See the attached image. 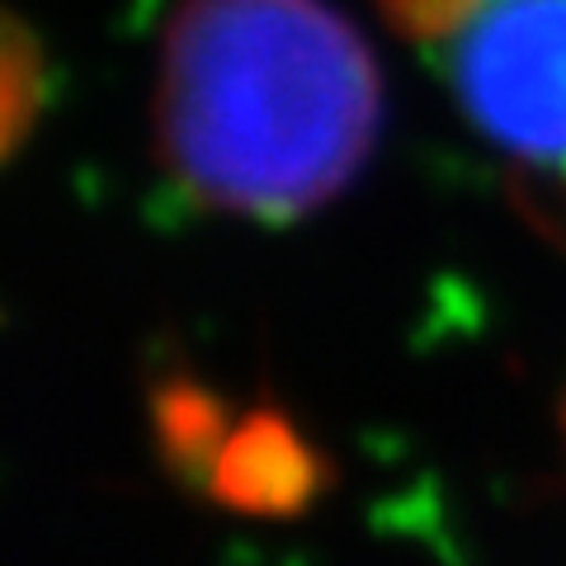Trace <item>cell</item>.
<instances>
[{
	"mask_svg": "<svg viewBox=\"0 0 566 566\" xmlns=\"http://www.w3.org/2000/svg\"><path fill=\"white\" fill-rule=\"evenodd\" d=\"M156 128L189 193L283 222L364 166L378 71L322 0H189L166 33Z\"/></svg>",
	"mask_w": 566,
	"mask_h": 566,
	"instance_id": "obj_1",
	"label": "cell"
},
{
	"mask_svg": "<svg viewBox=\"0 0 566 566\" xmlns=\"http://www.w3.org/2000/svg\"><path fill=\"white\" fill-rule=\"evenodd\" d=\"M434 43L472 128L566 180V0H463Z\"/></svg>",
	"mask_w": 566,
	"mask_h": 566,
	"instance_id": "obj_2",
	"label": "cell"
},
{
	"mask_svg": "<svg viewBox=\"0 0 566 566\" xmlns=\"http://www.w3.org/2000/svg\"><path fill=\"white\" fill-rule=\"evenodd\" d=\"M222 486L245 510H293L307 495V463L289 434L255 430L222 463Z\"/></svg>",
	"mask_w": 566,
	"mask_h": 566,
	"instance_id": "obj_3",
	"label": "cell"
}]
</instances>
